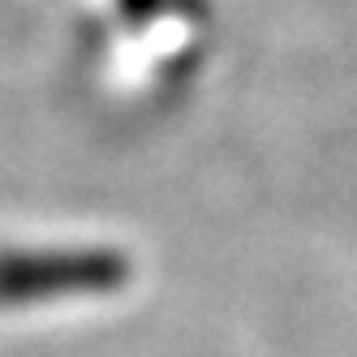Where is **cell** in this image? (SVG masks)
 Listing matches in <instances>:
<instances>
[{"label": "cell", "instance_id": "cell-1", "mask_svg": "<svg viewBox=\"0 0 357 357\" xmlns=\"http://www.w3.org/2000/svg\"><path fill=\"white\" fill-rule=\"evenodd\" d=\"M116 267L112 263H56V267H35V263H13V267H0V297H43L39 289H56V284H104L112 280Z\"/></svg>", "mask_w": 357, "mask_h": 357}]
</instances>
